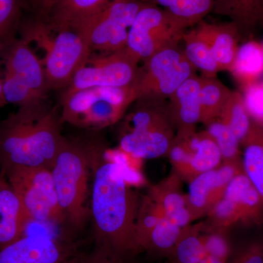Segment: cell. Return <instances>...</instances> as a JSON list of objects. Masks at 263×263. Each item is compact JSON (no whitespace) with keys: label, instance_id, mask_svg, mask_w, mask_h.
Segmentation results:
<instances>
[{"label":"cell","instance_id":"cell-1","mask_svg":"<svg viewBox=\"0 0 263 263\" xmlns=\"http://www.w3.org/2000/svg\"><path fill=\"white\" fill-rule=\"evenodd\" d=\"M90 212L98 247L122 258L141 252L137 237L138 203L124 167L99 143L93 156Z\"/></svg>","mask_w":263,"mask_h":263},{"label":"cell","instance_id":"cell-2","mask_svg":"<svg viewBox=\"0 0 263 263\" xmlns=\"http://www.w3.org/2000/svg\"><path fill=\"white\" fill-rule=\"evenodd\" d=\"M61 118L46 101L20 107L0 122V166L51 169L65 137Z\"/></svg>","mask_w":263,"mask_h":263},{"label":"cell","instance_id":"cell-3","mask_svg":"<svg viewBox=\"0 0 263 263\" xmlns=\"http://www.w3.org/2000/svg\"><path fill=\"white\" fill-rule=\"evenodd\" d=\"M98 141L65 138L51 168L65 223L81 230L91 219L89 181Z\"/></svg>","mask_w":263,"mask_h":263},{"label":"cell","instance_id":"cell-4","mask_svg":"<svg viewBox=\"0 0 263 263\" xmlns=\"http://www.w3.org/2000/svg\"><path fill=\"white\" fill-rule=\"evenodd\" d=\"M18 31L21 38L35 41L44 50L42 62L50 91H63L91 53L86 40L76 29L53 30L47 22L30 15L22 18Z\"/></svg>","mask_w":263,"mask_h":263},{"label":"cell","instance_id":"cell-5","mask_svg":"<svg viewBox=\"0 0 263 263\" xmlns=\"http://www.w3.org/2000/svg\"><path fill=\"white\" fill-rule=\"evenodd\" d=\"M119 133V148L137 160L168 155L176 131L167 102L141 98L133 104Z\"/></svg>","mask_w":263,"mask_h":263},{"label":"cell","instance_id":"cell-6","mask_svg":"<svg viewBox=\"0 0 263 263\" xmlns=\"http://www.w3.org/2000/svg\"><path fill=\"white\" fill-rule=\"evenodd\" d=\"M137 100L133 84L81 90L60 99L61 122L81 129L100 130L121 120Z\"/></svg>","mask_w":263,"mask_h":263},{"label":"cell","instance_id":"cell-7","mask_svg":"<svg viewBox=\"0 0 263 263\" xmlns=\"http://www.w3.org/2000/svg\"><path fill=\"white\" fill-rule=\"evenodd\" d=\"M189 28L168 12L146 3L129 29L126 48L143 62L158 52L180 46Z\"/></svg>","mask_w":263,"mask_h":263},{"label":"cell","instance_id":"cell-8","mask_svg":"<svg viewBox=\"0 0 263 263\" xmlns=\"http://www.w3.org/2000/svg\"><path fill=\"white\" fill-rule=\"evenodd\" d=\"M3 174L32 222L65 224L51 169L16 166Z\"/></svg>","mask_w":263,"mask_h":263},{"label":"cell","instance_id":"cell-9","mask_svg":"<svg viewBox=\"0 0 263 263\" xmlns=\"http://www.w3.org/2000/svg\"><path fill=\"white\" fill-rule=\"evenodd\" d=\"M196 71L180 46L158 52L138 69L133 84L138 100L166 101L183 83L196 75Z\"/></svg>","mask_w":263,"mask_h":263},{"label":"cell","instance_id":"cell-10","mask_svg":"<svg viewBox=\"0 0 263 263\" xmlns=\"http://www.w3.org/2000/svg\"><path fill=\"white\" fill-rule=\"evenodd\" d=\"M144 0H113L74 29L87 41L91 52L112 53L127 46L129 29Z\"/></svg>","mask_w":263,"mask_h":263},{"label":"cell","instance_id":"cell-11","mask_svg":"<svg viewBox=\"0 0 263 263\" xmlns=\"http://www.w3.org/2000/svg\"><path fill=\"white\" fill-rule=\"evenodd\" d=\"M140 63L126 48L112 53H100V55L91 52L68 86L62 91L60 99L91 88L130 86L136 80Z\"/></svg>","mask_w":263,"mask_h":263},{"label":"cell","instance_id":"cell-12","mask_svg":"<svg viewBox=\"0 0 263 263\" xmlns=\"http://www.w3.org/2000/svg\"><path fill=\"white\" fill-rule=\"evenodd\" d=\"M78 255L72 240L25 235L0 249V263H70Z\"/></svg>","mask_w":263,"mask_h":263},{"label":"cell","instance_id":"cell-13","mask_svg":"<svg viewBox=\"0 0 263 263\" xmlns=\"http://www.w3.org/2000/svg\"><path fill=\"white\" fill-rule=\"evenodd\" d=\"M0 60L9 71L32 90L38 98L46 100L47 79L42 60L23 38H13L0 46Z\"/></svg>","mask_w":263,"mask_h":263},{"label":"cell","instance_id":"cell-14","mask_svg":"<svg viewBox=\"0 0 263 263\" xmlns=\"http://www.w3.org/2000/svg\"><path fill=\"white\" fill-rule=\"evenodd\" d=\"M235 163L223 162L217 168L197 175L191 180L186 200L193 219L209 212L221 198L227 185L238 173Z\"/></svg>","mask_w":263,"mask_h":263},{"label":"cell","instance_id":"cell-15","mask_svg":"<svg viewBox=\"0 0 263 263\" xmlns=\"http://www.w3.org/2000/svg\"><path fill=\"white\" fill-rule=\"evenodd\" d=\"M200 76H192L167 100V108L176 134L195 133L200 122Z\"/></svg>","mask_w":263,"mask_h":263},{"label":"cell","instance_id":"cell-16","mask_svg":"<svg viewBox=\"0 0 263 263\" xmlns=\"http://www.w3.org/2000/svg\"><path fill=\"white\" fill-rule=\"evenodd\" d=\"M194 27L197 34L210 48L221 72H230L234 63L242 36L238 26L231 22L214 24L202 21Z\"/></svg>","mask_w":263,"mask_h":263},{"label":"cell","instance_id":"cell-17","mask_svg":"<svg viewBox=\"0 0 263 263\" xmlns=\"http://www.w3.org/2000/svg\"><path fill=\"white\" fill-rule=\"evenodd\" d=\"M31 222L18 195L3 180L0 188V249L22 238Z\"/></svg>","mask_w":263,"mask_h":263},{"label":"cell","instance_id":"cell-18","mask_svg":"<svg viewBox=\"0 0 263 263\" xmlns=\"http://www.w3.org/2000/svg\"><path fill=\"white\" fill-rule=\"evenodd\" d=\"M113 0H59L46 21L53 30L74 29Z\"/></svg>","mask_w":263,"mask_h":263},{"label":"cell","instance_id":"cell-19","mask_svg":"<svg viewBox=\"0 0 263 263\" xmlns=\"http://www.w3.org/2000/svg\"><path fill=\"white\" fill-rule=\"evenodd\" d=\"M213 12L229 18L242 34H251L263 21V0H214Z\"/></svg>","mask_w":263,"mask_h":263},{"label":"cell","instance_id":"cell-20","mask_svg":"<svg viewBox=\"0 0 263 263\" xmlns=\"http://www.w3.org/2000/svg\"><path fill=\"white\" fill-rule=\"evenodd\" d=\"M230 72L242 91L258 82L263 75V45L254 40L240 45Z\"/></svg>","mask_w":263,"mask_h":263},{"label":"cell","instance_id":"cell-21","mask_svg":"<svg viewBox=\"0 0 263 263\" xmlns=\"http://www.w3.org/2000/svg\"><path fill=\"white\" fill-rule=\"evenodd\" d=\"M191 159L190 179L197 175L219 167L223 162L222 156L214 138L206 130L194 133L189 138Z\"/></svg>","mask_w":263,"mask_h":263},{"label":"cell","instance_id":"cell-22","mask_svg":"<svg viewBox=\"0 0 263 263\" xmlns=\"http://www.w3.org/2000/svg\"><path fill=\"white\" fill-rule=\"evenodd\" d=\"M149 194L160 205L166 217L181 229L187 228L193 218L189 210L186 197L181 193L175 181L155 186Z\"/></svg>","mask_w":263,"mask_h":263},{"label":"cell","instance_id":"cell-23","mask_svg":"<svg viewBox=\"0 0 263 263\" xmlns=\"http://www.w3.org/2000/svg\"><path fill=\"white\" fill-rule=\"evenodd\" d=\"M252 124L241 143L245 145L243 164L246 176L258 192L263 202V129Z\"/></svg>","mask_w":263,"mask_h":263},{"label":"cell","instance_id":"cell-24","mask_svg":"<svg viewBox=\"0 0 263 263\" xmlns=\"http://www.w3.org/2000/svg\"><path fill=\"white\" fill-rule=\"evenodd\" d=\"M232 92L216 76H200V122L208 124L219 119Z\"/></svg>","mask_w":263,"mask_h":263},{"label":"cell","instance_id":"cell-25","mask_svg":"<svg viewBox=\"0 0 263 263\" xmlns=\"http://www.w3.org/2000/svg\"><path fill=\"white\" fill-rule=\"evenodd\" d=\"M193 27L214 10V0H144Z\"/></svg>","mask_w":263,"mask_h":263},{"label":"cell","instance_id":"cell-26","mask_svg":"<svg viewBox=\"0 0 263 263\" xmlns=\"http://www.w3.org/2000/svg\"><path fill=\"white\" fill-rule=\"evenodd\" d=\"M183 50L185 56L203 77H214L221 72L217 62L213 56L207 43L197 34L193 28L183 36Z\"/></svg>","mask_w":263,"mask_h":263},{"label":"cell","instance_id":"cell-27","mask_svg":"<svg viewBox=\"0 0 263 263\" xmlns=\"http://www.w3.org/2000/svg\"><path fill=\"white\" fill-rule=\"evenodd\" d=\"M250 119L243 95L239 91H233L218 119L226 124L241 143L252 127Z\"/></svg>","mask_w":263,"mask_h":263},{"label":"cell","instance_id":"cell-28","mask_svg":"<svg viewBox=\"0 0 263 263\" xmlns=\"http://www.w3.org/2000/svg\"><path fill=\"white\" fill-rule=\"evenodd\" d=\"M184 230L162 216L150 233L144 250L171 256Z\"/></svg>","mask_w":263,"mask_h":263},{"label":"cell","instance_id":"cell-29","mask_svg":"<svg viewBox=\"0 0 263 263\" xmlns=\"http://www.w3.org/2000/svg\"><path fill=\"white\" fill-rule=\"evenodd\" d=\"M206 254L203 235L186 228L170 256L171 263H198Z\"/></svg>","mask_w":263,"mask_h":263},{"label":"cell","instance_id":"cell-30","mask_svg":"<svg viewBox=\"0 0 263 263\" xmlns=\"http://www.w3.org/2000/svg\"><path fill=\"white\" fill-rule=\"evenodd\" d=\"M206 125V131L220 150L223 162H236L239 156L240 143L229 127L219 119L212 121Z\"/></svg>","mask_w":263,"mask_h":263},{"label":"cell","instance_id":"cell-31","mask_svg":"<svg viewBox=\"0 0 263 263\" xmlns=\"http://www.w3.org/2000/svg\"><path fill=\"white\" fill-rule=\"evenodd\" d=\"M3 95L7 103L14 104L18 105V108L46 101L38 98L27 85L5 69Z\"/></svg>","mask_w":263,"mask_h":263},{"label":"cell","instance_id":"cell-32","mask_svg":"<svg viewBox=\"0 0 263 263\" xmlns=\"http://www.w3.org/2000/svg\"><path fill=\"white\" fill-rule=\"evenodd\" d=\"M22 11V0H0V46L15 37Z\"/></svg>","mask_w":263,"mask_h":263},{"label":"cell","instance_id":"cell-33","mask_svg":"<svg viewBox=\"0 0 263 263\" xmlns=\"http://www.w3.org/2000/svg\"><path fill=\"white\" fill-rule=\"evenodd\" d=\"M211 219L216 227L228 226L239 219L240 213L238 205L234 202L221 196L209 210Z\"/></svg>","mask_w":263,"mask_h":263},{"label":"cell","instance_id":"cell-34","mask_svg":"<svg viewBox=\"0 0 263 263\" xmlns=\"http://www.w3.org/2000/svg\"><path fill=\"white\" fill-rule=\"evenodd\" d=\"M246 108L256 124H263V82L255 83L242 91Z\"/></svg>","mask_w":263,"mask_h":263},{"label":"cell","instance_id":"cell-35","mask_svg":"<svg viewBox=\"0 0 263 263\" xmlns=\"http://www.w3.org/2000/svg\"><path fill=\"white\" fill-rule=\"evenodd\" d=\"M206 254L228 260L230 247L228 240L221 232L213 231L203 235Z\"/></svg>","mask_w":263,"mask_h":263},{"label":"cell","instance_id":"cell-36","mask_svg":"<svg viewBox=\"0 0 263 263\" xmlns=\"http://www.w3.org/2000/svg\"><path fill=\"white\" fill-rule=\"evenodd\" d=\"M125 259L102 247H98L88 255L76 256L70 263H126Z\"/></svg>","mask_w":263,"mask_h":263},{"label":"cell","instance_id":"cell-37","mask_svg":"<svg viewBox=\"0 0 263 263\" xmlns=\"http://www.w3.org/2000/svg\"><path fill=\"white\" fill-rule=\"evenodd\" d=\"M59 0H22V8L29 15L46 22Z\"/></svg>","mask_w":263,"mask_h":263},{"label":"cell","instance_id":"cell-38","mask_svg":"<svg viewBox=\"0 0 263 263\" xmlns=\"http://www.w3.org/2000/svg\"><path fill=\"white\" fill-rule=\"evenodd\" d=\"M230 263H263V243L251 246Z\"/></svg>","mask_w":263,"mask_h":263},{"label":"cell","instance_id":"cell-39","mask_svg":"<svg viewBox=\"0 0 263 263\" xmlns=\"http://www.w3.org/2000/svg\"><path fill=\"white\" fill-rule=\"evenodd\" d=\"M3 79H4V67L0 60V108H3L8 104L5 101L4 95H3Z\"/></svg>","mask_w":263,"mask_h":263},{"label":"cell","instance_id":"cell-40","mask_svg":"<svg viewBox=\"0 0 263 263\" xmlns=\"http://www.w3.org/2000/svg\"><path fill=\"white\" fill-rule=\"evenodd\" d=\"M228 260L220 257H216L212 254H206L198 263H227Z\"/></svg>","mask_w":263,"mask_h":263},{"label":"cell","instance_id":"cell-41","mask_svg":"<svg viewBox=\"0 0 263 263\" xmlns=\"http://www.w3.org/2000/svg\"><path fill=\"white\" fill-rule=\"evenodd\" d=\"M3 180H4V178L2 175H0V188H1L2 183H3Z\"/></svg>","mask_w":263,"mask_h":263},{"label":"cell","instance_id":"cell-42","mask_svg":"<svg viewBox=\"0 0 263 263\" xmlns=\"http://www.w3.org/2000/svg\"><path fill=\"white\" fill-rule=\"evenodd\" d=\"M263 45V44H262Z\"/></svg>","mask_w":263,"mask_h":263}]
</instances>
